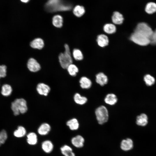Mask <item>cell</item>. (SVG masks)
Wrapping results in <instances>:
<instances>
[{
	"label": "cell",
	"instance_id": "cell-9",
	"mask_svg": "<svg viewBox=\"0 0 156 156\" xmlns=\"http://www.w3.org/2000/svg\"><path fill=\"white\" fill-rule=\"evenodd\" d=\"M133 147V142L130 138L122 140L120 143L121 148L123 151H127L131 149Z\"/></svg>",
	"mask_w": 156,
	"mask_h": 156
},
{
	"label": "cell",
	"instance_id": "cell-7",
	"mask_svg": "<svg viewBox=\"0 0 156 156\" xmlns=\"http://www.w3.org/2000/svg\"><path fill=\"white\" fill-rule=\"evenodd\" d=\"M27 66L28 69L32 72H37L41 68L40 64L35 59L33 58H30L28 60Z\"/></svg>",
	"mask_w": 156,
	"mask_h": 156
},
{
	"label": "cell",
	"instance_id": "cell-32",
	"mask_svg": "<svg viewBox=\"0 0 156 156\" xmlns=\"http://www.w3.org/2000/svg\"><path fill=\"white\" fill-rule=\"evenodd\" d=\"M73 56L76 60H81L83 59V55L81 51L79 49H75L73 51Z\"/></svg>",
	"mask_w": 156,
	"mask_h": 156
},
{
	"label": "cell",
	"instance_id": "cell-14",
	"mask_svg": "<svg viewBox=\"0 0 156 156\" xmlns=\"http://www.w3.org/2000/svg\"><path fill=\"white\" fill-rule=\"evenodd\" d=\"M50 126L48 124L44 123L42 124L38 128V132L41 135H45L48 133L51 130Z\"/></svg>",
	"mask_w": 156,
	"mask_h": 156
},
{
	"label": "cell",
	"instance_id": "cell-23",
	"mask_svg": "<svg viewBox=\"0 0 156 156\" xmlns=\"http://www.w3.org/2000/svg\"><path fill=\"white\" fill-rule=\"evenodd\" d=\"M12 91V88L10 85L4 84L1 87V93L4 96H8L11 94Z\"/></svg>",
	"mask_w": 156,
	"mask_h": 156
},
{
	"label": "cell",
	"instance_id": "cell-12",
	"mask_svg": "<svg viewBox=\"0 0 156 156\" xmlns=\"http://www.w3.org/2000/svg\"><path fill=\"white\" fill-rule=\"evenodd\" d=\"M43 40L40 38H37L33 40L30 43V46L32 48L41 49L44 47Z\"/></svg>",
	"mask_w": 156,
	"mask_h": 156
},
{
	"label": "cell",
	"instance_id": "cell-26",
	"mask_svg": "<svg viewBox=\"0 0 156 156\" xmlns=\"http://www.w3.org/2000/svg\"><path fill=\"white\" fill-rule=\"evenodd\" d=\"M145 11L149 14L155 13L156 12V3L153 2L148 3L146 6Z\"/></svg>",
	"mask_w": 156,
	"mask_h": 156
},
{
	"label": "cell",
	"instance_id": "cell-5",
	"mask_svg": "<svg viewBox=\"0 0 156 156\" xmlns=\"http://www.w3.org/2000/svg\"><path fill=\"white\" fill-rule=\"evenodd\" d=\"M130 40L135 43L142 46H145L150 43V38L138 32L134 31L130 37Z\"/></svg>",
	"mask_w": 156,
	"mask_h": 156
},
{
	"label": "cell",
	"instance_id": "cell-19",
	"mask_svg": "<svg viewBox=\"0 0 156 156\" xmlns=\"http://www.w3.org/2000/svg\"><path fill=\"white\" fill-rule=\"evenodd\" d=\"M42 148L44 152L47 153H49L52 151L53 148V145L50 141L46 140L42 143Z\"/></svg>",
	"mask_w": 156,
	"mask_h": 156
},
{
	"label": "cell",
	"instance_id": "cell-8",
	"mask_svg": "<svg viewBox=\"0 0 156 156\" xmlns=\"http://www.w3.org/2000/svg\"><path fill=\"white\" fill-rule=\"evenodd\" d=\"M36 90L39 94L47 96L50 91V88L45 83H40L37 85Z\"/></svg>",
	"mask_w": 156,
	"mask_h": 156
},
{
	"label": "cell",
	"instance_id": "cell-29",
	"mask_svg": "<svg viewBox=\"0 0 156 156\" xmlns=\"http://www.w3.org/2000/svg\"><path fill=\"white\" fill-rule=\"evenodd\" d=\"M26 130L24 127L22 126H19L17 129L14 132V135L18 138L22 137L24 136L26 133Z\"/></svg>",
	"mask_w": 156,
	"mask_h": 156
},
{
	"label": "cell",
	"instance_id": "cell-18",
	"mask_svg": "<svg viewBox=\"0 0 156 156\" xmlns=\"http://www.w3.org/2000/svg\"><path fill=\"white\" fill-rule=\"evenodd\" d=\"M124 20L122 15L118 12H114L112 16V20L115 24L120 25L121 24Z\"/></svg>",
	"mask_w": 156,
	"mask_h": 156
},
{
	"label": "cell",
	"instance_id": "cell-36",
	"mask_svg": "<svg viewBox=\"0 0 156 156\" xmlns=\"http://www.w3.org/2000/svg\"><path fill=\"white\" fill-rule=\"evenodd\" d=\"M29 0H21V1L24 3H27Z\"/></svg>",
	"mask_w": 156,
	"mask_h": 156
},
{
	"label": "cell",
	"instance_id": "cell-33",
	"mask_svg": "<svg viewBox=\"0 0 156 156\" xmlns=\"http://www.w3.org/2000/svg\"><path fill=\"white\" fill-rule=\"evenodd\" d=\"M7 138V134L5 130H2L0 132V146L4 144Z\"/></svg>",
	"mask_w": 156,
	"mask_h": 156
},
{
	"label": "cell",
	"instance_id": "cell-3",
	"mask_svg": "<svg viewBox=\"0 0 156 156\" xmlns=\"http://www.w3.org/2000/svg\"><path fill=\"white\" fill-rule=\"evenodd\" d=\"M64 48V51L59 54L58 59L61 66L64 69H67L70 64H72L73 59L68 45L65 44Z\"/></svg>",
	"mask_w": 156,
	"mask_h": 156
},
{
	"label": "cell",
	"instance_id": "cell-24",
	"mask_svg": "<svg viewBox=\"0 0 156 156\" xmlns=\"http://www.w3.org/2000/svg\"><path fill=\"white\" fill-rule=\"evenodd\" d=\"M37 136L35 133L31 132L27 135V142L29 144L35 145L37 144Z\"/></svg>",
	"mask_w": 156,
	"mask_h": 156
},
{
	"label": "cell",
	"instance_id": "cell-13",
	"mask_svg": "<svg viewBox=\"0 0 156 156\" xmlns=\"http://www.w3.org/2000/svg\"><path fill=\"white\" fill-rule=\"evenodd\" d=\"M148 123V117L145 114L142 113L138 116L136 119V124L140 126H144Z\"/></svg>",
	"mask_w": 156,
	"mask_h": 156
},
{
	"label": "cell",
	"instance_id": "cell-21",
	"mask_svg": "<svg viewBox=\"0 0 156 156\" xmlns=\"http://www.w3.org/2000/svg\"><path fill=\"white\" fill-rule=\"evenodd\" d=\"M62 154L64 156H75L71 147L67 145H64L60 148Z\"/></svg>",
	"mask_w": 156,
	"mask_h": 156
},
{
	"label": "cell",
	"instance_id": "cell-6",
	"mask_svg": "<svg viewBox=\"0 0 156 156\" xmlns=\"http://www.w3.org/2000/svg\"><path fill=\"white\" fill-rule=\"evenodd\" d=\"M134 31L142 34L149 38H150L153 32L148 24L144 22L138 23Z\"/></svg>",
	"mask_w": 156,
	"mask_h": 156
},
{
	"label": "cell",
	"instance_id": "cell-22",
	"mask_svg": "<svg viewBox=\"0 0 156 156\" xmlns=\"http://www.w3.org/2000/svg\"><path fill=\"white\" fill-rule=\"evenodd\" d=\"M66 125L72 130H77L79 127V124L78 120L75 118H72L68 120L66 122Z\"/></svg>",
	"mask_w": 156,
	"mask_h": 156
},
{
	"label": "cell",
	"instance_id": "cell-1",
	"mask_svg": "<svg viewBox=\"0 0 156 156\" xmlns=\"http://www.w3.org/2000/svg\"><path fill=\"white\" fill-rule=\"evenodd\" d=\"M45 6L50 12L69 10L72 8L71 5L62 0H49Z\"/></svg>",
	"mask_w": 156,
	"mask_h": 156
},
{
	"label": "cell",
	"instance_id": "cell-11",
	"mask_svg": "<svg viewBox=\"0 0 156 156\" xmlns=\"http://www.w3.org/2000/svg\"><path fill=\"white\" fill-rule=\"evenodd\" d=\"M84 139L83 137L80 135H77L71 139V143L75 147L80 148L83 146Z\"/></svg>",
	"mask_w": 156,
	"mask_h": 156
},
{
	"label": "cell",
	"instance_id": "cell-25",
	"mask_svg": "<svg viewBox=\"0 0 156 156\" xmlns=\"http://www.w3.org/2000/svg\"><path fill=\"white\" fill-rule=\"evenodd\" d=\"M75 102L77 104L83 105L86 103L88 99L86 97L81 96L78 93H76L74 96Z\"/></svg>",
	"mask_w": 156,
	"mask_h": 156
},
{
	"label": "cell",
	"instance_id": "cell-35",
	"mask_svg": "<svg viewBox=\"0 0 156 156\" xmlns=\"http://www.w3.org/2000/svg\"><path fill=\"white\" fill-rule=\"evenodd\" d=\"M150 43L154 45H156V29L153 31V34L151 37Z\"/></svg>",
	"mask_w": 156,
	"mask_h": 156
},
{
	"label": "cell",
	"instance_id": "cell-17",
	"mask_svg": "<svg viewBox=\"0 0 156 156\" xmlns=\"http://www.w3.org/2000/svg\"><path fill=\"white\" fill-rule=\"evenodd\" d=\"M79 82L80 86L83 89H89L91 87L92 85V82L91 80L86 77H81Z\"/></svg>",
	"mask_w": 156,
	"mask_h": 156
},
{
	"label": "cell",
	"instance_id": "cell-27",
	"mask_svg": "<svg viewBox=\"0 0 156 156\" xmlns=\"http://www.w3.org/2000/svg\"><path fill=\"white\" fill-rule=\"evenodd\" d=\"M73 13L76 16L79 17L83 16L85 12L84 7L79 5L76 6L73 10Z\"/></svg>",
	"mask_w": 156,
	"mask_h": 156
},
{
	"label": "cell",
	"instance_id": "cell-10",
	"mask_svg": "<svg viewBox=\"0 0 156 156\" xmlns=\"http://www.w3.org/2000/svg\"><path fill=\"white\" fill-rule=\"evenodd\" d=\"M96 82L100 86H103L107 84L108 79L107 76L103 73H100L96 76Z\"/></svg>",
	"mask_w": 156,
	"mask_h": 156
},
{
	"label": "cell",
	"instance_id": "cell-2",
	"mask_svg": "<svg viewBox=\"0 0 156 156\" xmlns=\"http://www.w3.org/2000/svg\"><path fill=\"white\" fill-rule=\"evenodd\" d=\"M11 108L14 114L16 116L20 113H26L28 109L26 101L23 98L17 99L11 103Z\"/></svg>",
	"mask_w": 156,
	"mask_h": 156
},
{
	"label": "cell",
	"instance_id": "cell-34",
	"mask_svg": "<svg viewBox=\"0 0 156 156\" xmlns=\"http://www.w3.org/2000/svg\"><path fill=\"white\" fill-rule=\"evenodd\" d=\"M7 67L4 65H0V78L5 77L6 75Z\"/></svg>",
	"mask_w": 156,
	"mask_h": 156
},
{
	"label": "cell",
	"instance_id": "cell-20",
	"mask_svg": "<svg viewBox=\"0 0 156 156\" xmlns=\"http://www.w3.org/2000/svg\"><path fill=\"white\" fill-rule=\"evenodd\" d=\"M52 24L55 27L60 28L63 25V19L60 15H56L54 16L52 18Z\"/></svg>",
	"mask_w": 156,
	"mask_h": 156
},
{
	"label": "cell",
	"instance_id": "cell-15",
	"mask_svg": "<svg viewBox=\"0 0 156 156\" xmlns=\"http://www.w3.org/2000/svg\"><path fill=\"white\" fill-rule=\"evenodd\" d=\"M118 99L115 94L113 93L108 94L104 99V101L106 104L110 105H114L117 102Z\"/></svg>",
	"mask_w": 156,
	"mask_h": 156
},
{
	"label": "cell",
	"instance_id": "cell-4",
	"mask_svg": "<svg viewBox=\"0 0 156 156\" xmlns=\"http://www.w3.org/2000/svg\"><path fill=\"white\" fill-rule=\"evenodd\" d=\"M95 114L99 124L102 125L108 121L109 118L108 112L105 106L101 105L98 107L95 110Z\"/></svg>",
	"mask_w": 156,
	"mask_h": 156
},
{
	"label": "cell",
	"instance_id": "cell-28",
	"mask_svg": "<svg viewBox=\"0 0 156 156\" xmlns=\"http://www.w3.org/2000/svg\"><path fill=\"white\" fill-rule=\"evenodd\" d=\"M104 31L108 34L114 33L116 30L115 26L113 24L108 23L105 24L103 27Z\"/></svg>",
	"mask_w": 156,
	"mask_h": 156
},
{
	"label": "cell",
	"instance_id": "cell-31",
	"mask_svg": "<svg viewBox=\"0 0 156 156\" xmlns=\"http://www.w3.org/2000/svg\"><path fill=\"white\" fill-rule=\"evenodd\" d=\"M144 80L146 84L148 86L153 85L155 82L154 77L149 74L145 75L144 77Z\"/></svg>",
	"mask_w": 156,
	"mask_h": 156
},
{
	"label": "cell",
	"instance_id": "cell-30",
	"mask_svg": "<svg viewBox=\"0 0 156 156\" xmlns=\"http://www.w3.org/2000/svg\"><path fill=\"white\" fill-rule=\"evenodd\" d=\"M67 69L69 75L73 77L76 76L79 71L77 67L75 65L72 64H70Z\"/></svg>",
	"mask_w": 156,
	"mask_h": 156
},
{
	"label": "cell",
	"instance_id": "cell-16",
	"mask_svg": "<svg viewBox=\"0 0 156 156\" xmlns=\"http://www.w3.org/2000/svg\"><path fill=\"white\" fill-rule=\"evenodd\" d=\"M97 41L99 46L103 47L108 44L109 39L107 36L103 34H101L98 36Z\"/></svg>",
	"mask_w": 156,
	"mask_h": 156
}]
</instances>
